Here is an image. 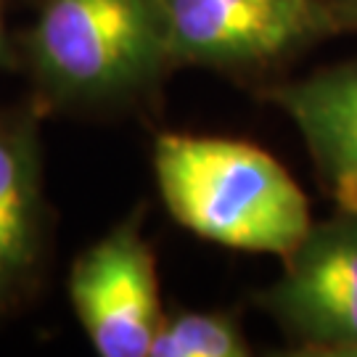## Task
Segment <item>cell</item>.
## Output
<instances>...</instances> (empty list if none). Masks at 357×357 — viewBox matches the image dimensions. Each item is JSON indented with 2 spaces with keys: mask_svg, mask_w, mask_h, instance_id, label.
I'll return each mask as SVG.
<instances>
[{
  "mask_svg": "<svg viewBox=\"0 0 357 357\" xmlns=\"http://www.w3.org/2000/svg\"><path fill=\"white\" fill-rule=\"evenodd\" d=\"M153 169L169 215L204 241L286 259L312 228L296 180L252 143L167 132Z\"/></svg>",
  "mask_w": 357,
  "mask_h": 357,
  "instance_id": "cell-1",
  "label": "cell"
},
{
  "mask_svg": "<svg viewBox=\"0 0 357 357\" xmlns=\"http://www.w3.org/2000/svg\"><path fill=\"white\" fill-rule=\"evenodd\" d=\"M29 72L61 106H98L153 85L175 64L159 0H43Z\"/></svg>",
  "mask_w": 357,
  "mask_h": 357,
  "instance_id": "cell-2",
  "label": "cell"
},
{
  "mask_svg": "<svg viewBox=\"0 0 357 357\" xmlns=\"http://www.w3.org/2000/svg\"><path fill=\"white\" fill-rule=\"evenodd\" d=\"M175 64L262 69L333 32L323 0H159Z\"/></svg>",
  "mask_w": 357,
  "mask_h": 357,
  "instance_id": "cell-3",
  "label": "cell"
},
{
  "mask_svg": "<svg viewBox=\"0 0 357 357\" xmlns=\"http://www.w3.org/2000/svg\"><path fill=\"white\" fill-rule=\"evenodd\" d=\"M69 299L101 357L151 355L165 312L141 217H128L77 257L69 273Z\"/></svg>",
  "mask_w": 357,
  "mask_h": 357,
  "instance_id": "cell-4",
  "label": "cell"
},
{
  "mask_svg": "<svg viewBox=\"0 0 357 357\" xmlns=\"http://www.w3.org/2000/svg\"><path fill=\"white\" fill-rule=\"evenodd\" d=\"M262 307L305 349L357 355V215L312 222Z\"/></svg>",
  "mask_w": 357,
  "mask_h": 357,
  "instance_id": "cell-5",
  "label": "cell"
},
{
  "mask_svg": "<svg viewBox=\"0 0 357 357\" xmlns=\"http://www.w3.org/2000/svg\"><path fill=\"white\" fill-rule=\"evenodd\" d=\"M48 249L38 122L0 112V318L35 291Z\"/></svg>",
  "mask_w": 357,
  "mask_h": 357,
  "instance_id": "cell-6",
  "label": "cell"
},
{
  "mask_svg": "<svg viewBox=\"0 0 357 357\" xmlns=\"http://www.w3.org/2000/svg\"><path fill=\"white\" fill-rule=\"evenodd\" d=\"M291 119L339 209L357 204V59L268 90Z\"/></svg>",
  "mask_w": 357,
  "mask_h": 357,
  "instance_id": "cell-7",
  "label": "cell"
},
{
  "mask_svg": "<svg viewBox=\"0 0 357 357\" xmlns=\"http://www.w3.org/2000/svg\"><path fill=\"white\" fill-rule=\"evenodd\" d=\"M252 352L238 320L225 312L165 315L149 357H246Z\"/></svg>",
  "mask_w": 357,
  "mask_h": 357,
  "instance_id": "cell-8",
  "label": "cell"
},
{
  "mask_svg": "<svg viewBox=\"0 0 357 357\" xmlns=\"http://www.w3.org/2000/svg\"><path fill=\"white\" fill-rule=\"evenodd\" d=\"M333 29H352L357 32V0H323Z\"/></svg>",
  "mask_w": 357,
  "mask_h": 357,
  "instance_id": "cell-9",
  "label": "cell"
},
{
  "mask_svg": "<svg viewBox=\"0 0 357 357\" xmlns=\"http://www.w3.org/2000/svg\"><path fill=\"white\" fill-rule=\"evenodd\" d=\"M16 64V53H13L11 43H8V29L3 22V11H0V69Z\"/></svg>",
  "mask_w": 357,
  "mask_h": 357,
  "instance_id": "cell-10",
  "label": "cell"
},
{
  "mask_svg": "<svg viewBox=\"0 0 357 357\" xmlns=\"http://www.w3.org/2000/svg\"><path fill=\"white\" fill-rule=\"evenodd\" d=\"M347 212H355V215H357V204H355V206H352V209H347Z\"/></svg>",
  "mask_w": 357,
  "mask_h": 357,
  "instance_id": "cell-11",
  "label": "cell"
}]
</instances>
